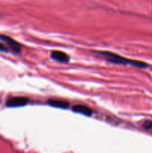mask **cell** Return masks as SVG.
<instances>
[{
  "mask_svg": "<svg viewBox=\"0 0 152 153\" xmlns=\"http://www.w3.org/2000/svg\"><path fill=\"white\" fill-rule=\"evenodd\" d=\"M28 102V100L25 97H15L10 98L6 102V105L7 107L15 108L24 106Z\"/></svg>",
  "mask_w": 152,
  "mask_h": 153,
  "instance_id": "obj_2",
  "label": "cell"
},
{
  "mask_svg": "<svg viewBox=\"0 0 152 153\" xmlns=\"http://www.w3.org/2000/svg\"><path fill=\"white\" fill-rule=\"evenodd\" d=\"M0 40L1 41L4 42L5 43H7L10 48L11 49V50L13 52H16V53H19L21 51V46L19 43H17L16 41H15L13 39H12L11 37H8V36L4 35V34H0Z\"/></svg>",
  "mask_w": 152,
  "mask_h": 153,
  "instance_id": "obj_3",
  "label": "cell"
},
{
  "mask_svg": "<svg viewBox=\"0 0 152 153\" xmlns=\"http://www.w3.org/2000/svg\"><path fill=\"white\" fill-rule=\"evenodd\" d=\"M96 53L104 56L107 61H108L110 63H113V64H125V65L130 64L131 66H134V67L141 69H145L148 67V65L146 63L139 61H134V60L128 59V58H125V57H122L121 55H117V54L113 53V52H105V51H104V52H96Z\"/></svg>",
  "mask_w": 152,
  "mask_h": 153,
  "instance_id": "obj_1",
  "label": "cell"
},
{
  "mask_svg": "<svg viewBox=\"0 0 152 153\" xmlns=\"http://www.w3.org/2000/svg\"><path fill=\"white\" fill-rule=\"evenodd\" d=\"M48 104L52 107L59 108H67L69 105L66 101L63 100H50L48 101Z\"/></svg>",
  "mask_w": 152,
  "mask_h": 153,
  "instance_id": "obj_6",
  "label": "cell"
},
{
  "mask_svg": "<svg viewBox=\"0 0 152 153\" xmlns=\"http://www.w3.org/2000/svg\"><path fill=\"white\" fill-rule=\"evenodd\" d=\"M142 126L146 130H152V120H146Z\"/></svg>",
  "mask_w": 152,
  "mask_h": 153,
  "instance_id": "obj_7",
  "label": "cell"
},
{
  "mask_svg": "<svg viewBox=\"0 0 152 153\" xmlns=\"http://www.w3.org/2000/svg\"><path fill=\"white\" fill-rule=\"evenodd\" d=\"M0 52H7V49L5 46H4L3 44L0 43Z\"/></svg>",
  "mask_w": 152,
  "mask_h": 153,
  "instance_id": "obj_8",
  "label": "cell"
},
{
  "mask_svg": "<svg viewBox=\"0 0 152 153\" xmlns=\"http://www.w3.org/2000/svg\"><path fill=\"white\" fill-rule=\"evenodd\" d=\"M51 57L52 59L61 63H67L69 61V57L65 52L61 51H53L51 53Z\"/></svg>",
  "mask_w": 152,
  "mask_h": 153,
  "instance_id": "obj_4",
  "label": "cell"
},
{
  "mask_svg": "<svg viewBox=\"0 0 152 153\" xmlns=\"http://www.w3.org/2000/svg\"><path fill=\"white\" fill-rule=\"evenodd\" d=\"M72 111L76 113L86 115V116H91L92 114V111L90 108L86 105H77L72 107Z\"/></svg>",
  "mask_w": 152,
  "mask_h": 153,
  "instance_id": "obj_5",
  "label": "cell"
}]
</instances>
